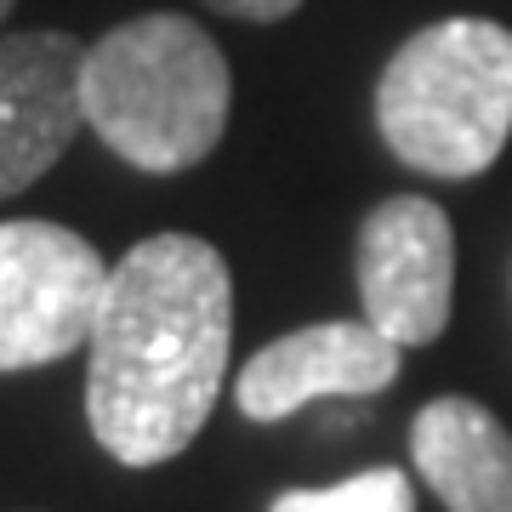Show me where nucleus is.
Here are the masks:
<instances>
[{
	"label": "nucleus",
	"mask_w": 512,
	"mask_h": 512,
	"mask_svg": "<svg viewBox=\"0 0 512 512\" xmlns=\"http://www.w3.org/2000/svg\"><path fill=\"white\" fill-rule=\"evenodd\" d=\"M404 348L370 319H325L279 336L239 370L234 404L251 421H285L313 399H365L399 376Z\"/></svg>",
	"instance_id": "nucleus-7"
},
{
	"label": "nucleus",
	"mask_w": 512,
	"mask_h": 512,
	"mask_svg": "<svg viewBox=\"0 0 512 512\" xmlns=\"http://www.w3.org/2000/svg\"><path fill=\"white\" fill-rule=\"evenodd\" d=\"M109 262L63 222H0V376L57 365L92 342Z\"/></svg>",
	"instance_id": "nucleus-4"
},
{
	"label": "nucleus",
	"mask_w": 512,
	"mask_h": 512,
	"mask_svg": "<svg viewBox=\"0 0 512 512\" xmlns=\"http://www.w3.org/2000/svg\"><path fill=\"white\" fill-rule=\"evenodd\" d=\"M234 342V279L211 239L154 234L109 268L92 325L86 421L126 467L183 456L211 421Z\"/></svg>",
	"instance_id": "nucleus-1"
},
{
	"label": "nucleus",
	"mask_w": 512,
	"mask_h": 512,
	"mask_svg": "<svg viewBox=\"0 0 512 512\" xmlns=\"http://www.w3.org/2000/svg\"><path fill=\"white\" fill-rule=\"evenodd\" d=\"M205 6H217V12L245 18V23H285L302 0H205Z\"/></svg>",
	"instance_id": "nucleus-10"
},
{
	"label": "nucleus",
	"mask_w": 512,
	"mask_h": 512,
	"mask_svg": "<svg viewBox=\"0 0 512 512\" xmlns=\"http://www.w3.org/2000/svg\"><path fill=\"white\" fill-rule=\"evenodd\" d=\"M376 131L421 177H478L512 137V29L490 18L427 23L376 80Z\"/></svg>",
	"instance_id": "nucleus-3"
},
{
	"label": "nucleus",
	"mask_w": 512,
	"mask_h": 512,
	"mask_svg": "<svg viewBox=\"0 0 512 512\" xmlns=\"http://www.w3.org/2000/svg\"><path fill=\"white\" fill-rule=\"evenodd\" d=\"M410 461L450 512H512V433L478 399L444 393L421 404Z\"/></svg>",
	"instance_id": "nucleus-8"
},
{
	"label": "nucleus",
	"mask_w": 512,
	"mask_h": 512,
	"mask_svg": "<svg viewBox=\"0 0 512 512\" xmlns=\"http://www.w3.org/2000/svg\"><path fill=\"white\" fill-rule=\"evenodd\" d=\"M268 512H416V484L404 478V467H365L325 490L274 495Z\"/></svg>",
	"instance_id": "nucleus-9"
},
{
	"label": "nucleus",
	"mask_w": 512,
	"mask_h": 512,
	"mask_svg": "<svg viewBox=\"0 0 512 512\" xmlns=\"http://www.w3.org/2000/svg\"><path fill=\"white\" fill-rule=\"evenodd\" d=\"M359 308L387 342L427 348L450 325L456 302V228L433 200L393 194L359 222Z\"/></svg>",
	"instance_id": "nucleus-5"
},
{
	"label": "nucleus",
	"mask_w": 512,
	"mask_h": 512,
	"mask_svg": "<svg viewBox=\"0 0 512 512\" xmlns=\"http://www.w3.org/2000/svg\"><path fill=\"white\" fill-rule=\"evenodd\" d=\"M6 12H12V0H0V23H6Z\"/></svg>",
	"instance_id": "nucleus-11"
},
{
	"label": "nucleus",
	"mask_w": 512,
	"mask_h": 512,
	"mask_svg": "<svg viewBox=\"0 0 512 512\" xmlns=\"http://www.w3.org/2000/svg\"><path fill=\"white\" fill-rule=\"evenodd\" d=\"M80 109L126 165L148 177H177L200 165L228 131L234 74L228 57L194 18L148 12L86 46Z\"/></svg>",
	"instance_id": "nucleus-2"
},
{
	"label": "nucleus",
	"mask_w": 512,
	"mask_h": 512,
	"mask_svg": "<svg viewBox=\"0 0 512 512\" xmlns=\"http://www.w3.org/2000/svg\"><path fill=\"white\" fill-rule=\"evenodd\" d=\"M80 57L86 46L63 29L0 35V200L35 188L86 126Z\"/></svg>",
	"instance_id": "nucleus-6"
}]
</instances>
